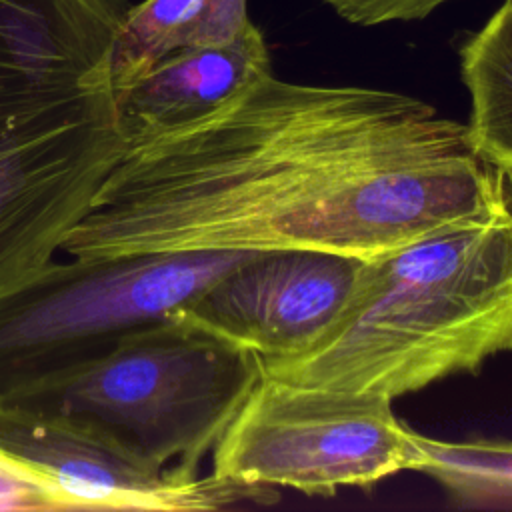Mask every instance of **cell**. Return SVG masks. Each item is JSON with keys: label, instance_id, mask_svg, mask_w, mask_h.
I'll return each instance as SVG.
<instances>
[{"label": "cell", "instance_id": "obj_9", "mask_svg": "<svg viewBox=\"0 0 512 512\" xmlns=\"http://www.w3.org/2000/svg\"><path fill=\"white\" fill-rule=\"evenodd\" d=\"M122 0H0V140L114 88Z\"/></svg>", "mask_w": 512, "mask_h": 512}, {"label": "cell", "instance_id": "obj_13", "mask_svg": "<svg viewBox=\"0 0 512 512\" xmlns=\"http://www.w3.org/2000/svg\"><path fill=\"white\" fill-rule=\"evenodd\" d=\"M196 2L144 0L124 10L112 50L114 90L130 84L158 60L180 50V40Z\"/></svg>", "mask_w": 512, "mask_h": 512}, {"label": "cell", "instance_id": "obj_5", "mask_svg": "<svg viewBox=\"0 0 512 512\" xmlns=\"http://www.w3.org/2000/svg\"><path fill=\"white\" fill-rule=\"evenodd\" d=\"M412 430L376 392L260 376L212 450V474L332 496L412 470Z\"/></svg>", "mask_w": 512, "mask_h": 512}, {"label": "cell", "instance_id": "obj_4", "mask_svg": "<svg viewBox=\"0 0 512 512\" xmlns=\"http://www.w3.org/2000/svg\"><path fill=\"white\" fill-rule=\"evenodd\" d=\"M252 252H152L50 260L0 292V400L188 308Z\"/></svg>", "mask_w": 512, "mask_h": 512}, {"label": "cell", "instance_id": "obj_7", "mask_svg": "<svg viewBox=\"0 0 512 512\" xmlns=\"http://www.w3.org/2000/svg\"><path fill=\"white\" fill-rule=\"evenodd\" d=\"M0 470L46 510H224L280 498L276 488L152 466L80 424L2 402Z\"/></svg>", "mask_w": 512, "mask_h": 512}, {"label": "cell", "instance_id": "obj_2", "mask_svg": "<svg viewBox=\"0 0 512 512\" xmlns=\"http://www.w3.org/2000/svg\"><path fill=\"white\" fill-rule=\"evenodd\" d=\"M512 350V172L476 212L364 260L350 302L308 352L264 374L390 400Z\"/></svg>", "mask_w": 512, "mask_h": 512}, {"label": "cell", "instance_id": "obj_6", "mask_svg": "<svg viewBox=\"0 0 512 512\" xmlns=\"http://www.w3.org/2000/svg\"><path fill=\"white\" fill-rule=\"evenodd\" d=\"M126 144L114 88L0 140V292L54 260Z\"/></svg>", "mask_w": 512, "mask_h": 512}, {"label": "cell", "instance_id": "obj_14", "mask_svg": "<svg viewBox=\"0 0 512 512\" xmlns=\"http://www.w3.org/2000/svg\"><path fill=\"white\" fill-rule=\"evenodd\" d=\"M250 24L246 0H198L184 28L180 50L228 44Z\"/></svg>", "mask_w": 512, "mask_h": 512}, {"label": "cell", "instance_id": "obj_8", "mask_svg": "<svg viewBox=\"0 0 512 512\" xmlns=\"http://www.w3.org/2000/svg\"><path fill=\"white\" fill-rule=\"evenodd\" d=\"M362 264L324 250L252 252L182 312L260 362L294 358L338 322Z\"/></svg>", "mask_w": 512, "mask_h": 512}, {"label": "cell", "instance_id": "obj_12", "mask_svg": "<svg viewBox=\"0 0 512 512\" xmlns=\"http://www.w3.org/2000/svg\"><path fill=\"white\" fill-rule=\"evenodd\" d=\"M412 470L434 478L454 506L512 510V440H436L412 432Z\"/></svg>", "mask_w": 512, "mask_h": 512}, {"label": "cell", "instance_id": "obj_15", "mask_svg": "<svg viewBox=\"0 0 512 512\" xmlns=\"http://www.w3.org/2000/svg\"><path fill=\"white\" fill-rule=\"evenodd\" d=\"M340 18L358 26H376L386 22L424 20L436 8L454 0H322Z\"/></svg>", "mask_w": 512, "mask_h": 512}, {"label": "cell", "instance_id": "obj_16", "mask_svg": "<svg viewBox=\"0 0 512 512\" xmlns=\"http://www.w3.org/2000/svg\"><path fill=\"white\" fill-rule=\"evenodd\" d=\"M16 486H26V484H22V482H18V480L10 478L8 474H4V472L0 470V494H2V492L12 490V488H16Z\"/></svg>", "mask_w": 512, "mask_h": 512}, {"label": "cell", "instance_id": "obj_3", "mask_svg": "<svg viewBox=\"0 0 512 512\" xmlns=\"http://www.w3.org/2000/svg\"><path fill=\"white\" fill-rule=\"evenodd\" d=\"M260 376L256 354L178 310L0 402L80 424L152 466L198 474Z\"/></svg>", "mask_w": 512, "mask_h": 512}, {"label": "cell", "instance_id": "obj_10", "mask_svg": "<svg viewBox=\"0 0 512 512\" xmlns=\"http://www.w3.org/2000/svg\"><path fill=\"white\" fill-rule=\"evenodd\" d=\"M268 74L266 40L250 24L228 44L176 50L116 88L118 124L126 140L180 126L222 108Z\"/></svg>", "mask_w": 512, "mask_h": 512}, {"label": "cell", "instance_id": "obj_1", "mask_svg": "<svg viewBox=\"0 0 512 512\" xmlns=\"http://www.w3.org/2000/svg\"><path fill=\"white\" fill-rule=\"evenodd\" d=\"M502 172L420 98L268 74L208 116L128 140L60 252L368 260L480 210Z\"/></svg>", "mask_w": 512, "mask_h": 512}, {"label": "cell", "instance_id": "obj_11", "mask_svg": "<svg viewBox=\"0 0 512 512\" xmlns=\"http://www.w3.org/2000/svg\"><path fill=\"white\" fill-rule=\"evenodd\" d=\"M460 76L470 96L466 136L488 164L512 172V0L460 46Z\"/></svg>", "mask_w": 512, "mask_h": 512}]
</instances>
